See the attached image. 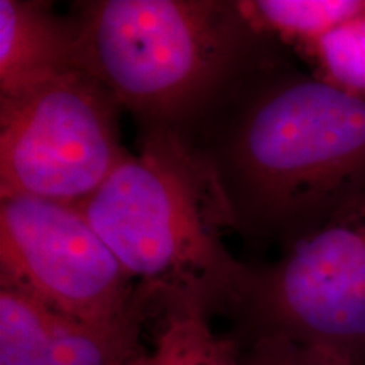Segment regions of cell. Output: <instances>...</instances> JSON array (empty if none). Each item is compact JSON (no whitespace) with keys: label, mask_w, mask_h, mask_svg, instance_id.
Masks as SVG:
<instances>
[{"label":"cell","mask_w":365,"mask_h":365,"mask_svg":"<svg viewBox=\"0 0 365 365\" xmlns=\"http://www.w3.org/2000/svg\"><path fill=\"white\" fill-rule=\"evenodd\" d=\"M120 110L83 70L0 97V196L78 207L129 156Z\"/></svg>","instance_id":"obj_5"},{"label":"cell","mask_w":365,"mask_h":365,"mask_svg":"<svg viewBox=\"0 0 365 365\" xmlns=\"http://www.w3.org/2000/svg\"><path fill=\"white\" fill-rule=\"evenodd\" d=\"M149 317L85 322L0 286V365H127L144 352L140 333Z\"/></svg>","instance_id":"obj_7"},{"label":"cell","mask_w":365,"mask_h":365,"mask_svg":"<svg viewBox=\"0 0 365 365\" xmlns=\"http://www.w3.org/2000/svg\"><path fill=\"white\" fill-rule=\"evenodd\" d=\"M81 70L73 17L49 4L0 0V97H11L65 73Z\"/></svg>","instance_id":"obj_8"},{"label":"cell","mask_w":365,"mask_h":365,"mask_svg":"<svg viewBox=\"0 0 365 365\" xmlns=\"http://www.w3.org/2000/svg\"><path fill=\"white\" fill-rule=\"evenodd\" d=\"M244 365H349L312 346L282 336H257L245 344Z\"/></svg>","instance_id":"obj_12"},{"label":"cell","mask_w":365,"mask_h":365,"mask_svg":"<svg viewBox=\"0 0 365 365\" xmlns=\"http://www.w3.org/2000/svg\"><path fill=\"white\" fill-rule=\"evenodd\" d=\"M240 344L282 336L365 365V181L276 262L250 267L230 314Z\"/></svg>","instance_id":"obj_4"},{"label":"cell","mask_w":365,"mask_h":365,"mask_svg":"<svg viewBox=\"0 0 365 365\" xmlns=\"http://www.w3.org/2000/svg\"><path fill=\"white\" fill-rule=\"evenodd\" d=\"M81 213L154 307L232 314L250 267L223 242L235 230L212 168L185 137L143 132Z\"/></svg>","instance_id":"obj_3"},{"label":"cell","mask_w":365,"mask_h":365,"mask_svg":"<svg viewBox=\"0 0 365 365\" xmlns=\"http://www.w3.org/2000/svg\"><path fill=\"white\" fill-rule=\"evenodd\" d=\"M239 344L210 328L208 317L188 308L164 309L153 350L127 365H244Z\"/></svg>","instance_id":"obj_10"},{"label":"cell","mask_w":365,"mask_h":365,"mask_svg":"<svg viewBox=\"0 0 365 365\" xmlns=\"http://www.w3.org/2000/svg\"><path fill=\"white\" fill-rule=\"evenodd\" d=\"M81 70L144 130L193 135L245 81L279 65L239 2L93 0L76 4Z\"/></svg>","instance_id":"obj_2"},{"label":"cell","mask_w":365,"mask_h":365,"mask_svg":"<svg viewBox=\"0 0 365 365\" xmlns=\"http://www.w3.org/2000/svg\"><path fill=\"white\" fill-rule=\"evenodd\" d=\"M301 56L317 78L365 100V16L323 36Z\"/></svg>","instance_id":"obj_11"},{"label":"cell","mask_w":365,"mask_h":365,"mask_svg":"<svg viewBox=\"0 0 365 365\" xmlns=\"http://www.w3.org/2000/svg\"><path fill=\"white\" fill-rule=\"evenodd\" d=\"M0 286L93 323L156 309L78 207L29 196H0Z\"/></svg>","instance_id":"obj_6"},{"label":"cell","mask_w":365,"mask_h":365,"mask_svg":"<svg viewBox=\"0 0 365 365\" xmlns=\"http://www.w3.org/2000/svg\"><path fill=\"white\" fill-rule=\"evenodd\" d=\"M239 7L259 33L299 54L336 27L365 16V0H245Z\"/></svg>","instance_id":"obj_9"},{"label":"cell","mask_w":365,"mask_h":365,"mask_svg":"<svg viewBox=\"0 0 365 365\" xmlns=\"http://www.w3.org/2000/svg\"><path fill=\"white\" fill-rule=\"evenodd\" d=\"M245 239L284 247L365 181V100L267 68L188 137Z\"/></svg>","instance_id":"obj_1"}]
</instances>
